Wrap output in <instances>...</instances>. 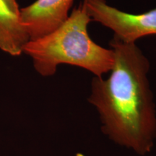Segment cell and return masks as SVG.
I'll use <instances>...</instances> for the list:
<instances>
[{
	"label": "cell",
	"instance_id": "1",
	"mask_svg": "<svg viewBox=\"0 0 156 156\" xmlns=\"http://www.w3.org/2000/svg\"><path fill=\"white\" fill-rule=\"evenodd\" d=\"M114 64L108 77H94L87 98L98 114L103 133L139 155L156 141V107L149 80L151 63L136 43L113 36Z\"/></svg>",
	"mask_w": 156,
	"mask_h": 156
},
{
	"label": "cell",
	"instance_id": "2",
	"mask_svg": "<svg viewBox=\"0 0 156 156\" xmlns=\"http://www.w3.org/2000/svg\"><path fill=\"white\" fill-rule=\"evenodd\" d=\"M91 18L84 6L73 9L55 30L30 41L23 50L32 60L34 69L42 77L55 75L59 65L69 64L88 71L95 77L109 73L115 56L111 48L93 41L88 33Z\"/></svg>",
	"mask_w": 156,
	"mask_h": 156
},
{
	"label": "cell",
	"instance_id": "3",
	"mask_svg": "<svg viewBox=\"0 0 156 156\" xmlns=\"http://www.w3.org/2000/svg\"><path fill=\"white\" fill-rule=\"evenodd\" d=\"M82 5L91 20L110 29L122 41L136 43L145 36L156 35V8L132 14L108 5L106 0H83Z\"/></svg>",
	"mask_w": 156,
	"mask_h": 156
},
{
	"label": "cell",
	"instance_id": "4",
	"mask_svg": "<svg viewBox=\"0 0 156 156\" xmlns=\"http://www.w3.org/2000/svg\"><path fill=\"white\" fill-rule=\"evenodd\" d=\"M74 0H36L20 9V17L30 41L46 36L69 15Z\"/></svg>",
	"mask_w": 156,
	"mask_h": 156
},
{
	"label": "cell",
	"instance_id": "5",
	"mask_svg": "<svg viewBox=\"0 0 156 156\" xmlns=\"http://www.w3.org/2000/svg\"><path fill=\"white\" fill-rule=\"evenodd\" d=\"M30 38L20 17L0 0V50L12 56L23 54Z\"/></svg>",
	"mask_w": 156,
	"mask_h": 156
},
{
	"label": "cell",
	"instance_id": "6",
	"mask_svg": "<svg viewBox=\"0 0 156 156\" xmlns=\"http://www.w3.org/2000/svg\"><path fill=\"white\" fill-rule=\"evenodd\" d=\"M7 5L12 10L16 13H20V9L18 4H17L16 0H3Z\"/></svg>",
	"mask_w": 156,
	"mask_h": 156
}]
</instances>
